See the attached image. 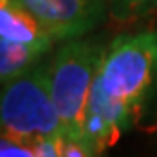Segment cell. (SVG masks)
I'll list each match as a JSON object with an SVG mask.
<instances>
[{
	"label": "cell",
	"instance_id": "cell-1",
	"mask_svg": "<svg viewBox=\"0 0 157 157\" xmlns=\"http://www.w3.org/2000/svg\"><path fill=\"white\" fill-rule=\"evenodd\" d=\"M157 94V30L119 33L103 51L87 103L84 138L96 155L141 126Z\"/></svg>",
	"mask_w": 157,
	"mask_h": 157
},
{
	"label": "cell",
	"instance_id": "cell-2",
	"mask_svg": "<svg viewBox=\"0 0 157 157\" xmlns=\"http://www.w3.org/2000/svg\"><path fill=\"white\" fill-rule=\"evenodd\" d=\"M108 40L103 35H84L59 42L49 56L51 96L67 138L84 140L87 103L96 70Z\"/></svg>",
	"mask_w": 157,
	"mask_h": 157
},
{
	"label": "cell",
	"instance_id": "cell-3",
	"mask_svg": "<svg viewBox=\"0 0 157 157\" xmlns=\"http://www.w3.org/2000/svg\"><path fill=\"white\" fill-rule=\"evenodd\" d=\"M61 133V122L51 96L47 54L30 72L2 86L0 135L33 148L39 140Z\"/></svg>",
	"mask_w": 157,
	"mask_h": 157
},
{
	"label": "cell",
	"instance_id": "cell-4",
	"mask_svg": "<svg viewBox=\"0 0 157 157\" xmlns=\"http://www.w3.org/2000/svg\"><path fill=\"white\" fill-rule=\"evenodd\" d=\"M56 42L93 33L108 17V0H23Z\"/></svg>",
	"mask_w": 157,
	"mask_h": 157
},
{
	"label": "cell",
	"instance_id": "cell-5",
	"mask_svg": "<svg viewBox=\"0 0 157 157\" xmlns=\"http://www.w3.org/2000/svg\"><path fill=\"white\" fill-rule=\"evenodd\" d=\"M0 37L49 51L56 40L23 0H0Z\"/></svg>",
	"mask_w": 157,
	"mask_h": 157
},
{
	"label": "cell",
	"instance_id": "cell-6",
	"mask_svg": "<svg viewBox=\"0 0 157 157\" xmlns=\"http://www.w3.org/2000/svg\"><path fill=\"white\" fill-rule=\"evenodd\" d=\"M47 54L49 51L42 47L0 37V86L9 84L30 72Z\"/></svg>",
	"mask_w": 157,
	"mask_h": 157
},
{
	"label": "cell",
	"instance_id": "cell-7",
	"mask_svg": "<svg viewBox=\"0 0 157 157\" xmlns=\"http://www.w3.org/2000/svg\"><path fill=\"white\" fill-rule=\"evenodd\" d=\"M157 12V0H108V17L121 25L141 21Z\"/></svg>",
	"mask_w": 157,
	"mask_h": 157
},
{
	"label": "cell",
	"instance_id": "cell-8",
	"mask_svg": "<svg viewBox=\"0 0 157 157\" xmlns=\"http://www.w3.org/2000/svg\"><path fill=\"white\" fill-rule=\"evenodd\" d=\"M65 138L63 135H52L47 138H42L33 145L35 157H58L63 155V147H65Z\"/></svg>",
	"mask_w": 157,
	"mask_h": 157
},
{
	"label": "cell",
	"instance_id": "cell-9",
	"mask_svg": "<svg viewBox=\"0 0 157 157\" xmlns=\"http://www.w3.org/2000/svg\"><path fill=\"white\" fill-rule=\"evenodd\" d=\"M0 157H35V152L32 147L21 141L0 135Z\"/></svg>",
	"mask_w": 157,
	"mask_h": 157
},
{
	"label": "cell",
	"instance_id": "cell-10",
	"mask_svg": "<svg viewBox=\"0 0 157 157\" xmlns=\"http://www.w3.org/2000/svg\"><path fill=\"white\" fill-rule=\"evenodd\" d=\"M141 128L145 129L147 133H150V135H157V94H155L154 103H152L150 112H148L147 119L141 124Z\"/></svg>",
	"mask_w": 157,
	"mask_h": 157
}]
</instances>
